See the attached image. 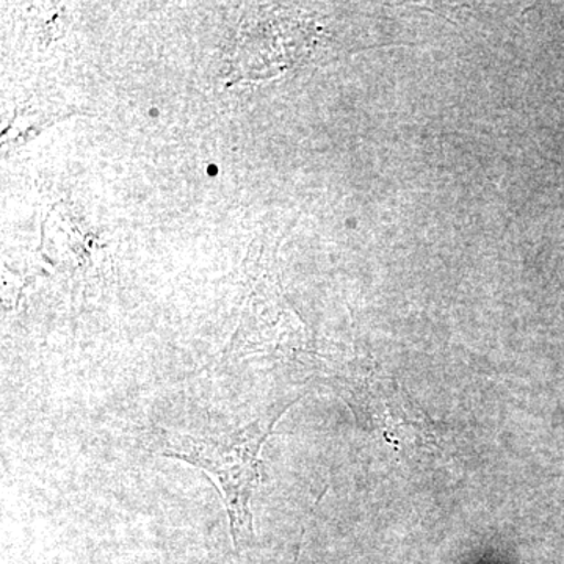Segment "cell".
Here are the masks:
<instances>
[{
	"label": "cell",
	"mask_w": 564,
	"mask_h": 564,
	"mask_svg": "<svg viewBox=\"0 0 564 564\" xmlns=\"http://www.w3.org/2000/svg\"><path fill=\"white\" fill-rule=\"evenodd\" d=\"M300 399L274 408L232 432L212 436L181 434L170 441L162 452L166 458L180 459L203 470L212 484L217 486L228 513L237 552L243 551L254 541L251 499L261 484L263 444L282 415Z\"/></svg>",
	"instance_id": "cell-1"
}]
</instances>
